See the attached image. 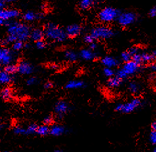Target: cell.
<instances>
[{
  "label": "cell",
  "instance_id": "obj_1",
  "mask_svg": "<svg viewBox=\"0 0 156 152\" xmlns=\"http://www.w3.org/2000/svg\"><path fill=\"white\" fill-rule=\"evenodd\" d=\"M8 33L13 36L17 41L24 42L30 38V30L29 26L24 23L11 21L8 23Z\"/></svg>",
  "mask_w": 156,
  "mask_h": 152
},
{
  "label": "cell",
  "instance_id": "obj_2",
  "mask_svg": "<svg viewBox=\"0 0 156 152\" xmlns=\"http://www.w3.org/2000/svg\"><path fill=\"white\" fill-rule=\"evenodd\" d=\"M44 37L51 41L62 42L67 38L66 30L54 23H48L46 24L44 29Z\"/></svg>",
  "mask_w": 156,
  "mask_h": 152
},
{
  "label": "cell",
  "instance_id": "obj_3",
  "mask_svg": "<svg viewBox=\"0 0 156 152\" xmlns=\"http://www.w3.org/2000/svg\"><path fill=\"white\" fill-rule=\"evenodd\" d=\"M142 105V100L140 98L136 97L125 103H118L115 107V110L119 113L128 114L133 112L141 107Z\"/></svg>",
  "mask_w": 156,
  "mask_h": 152
},
{
  "label": "cell",
  "instance_id": "obj_4",
  "mask_svg": "<svg viewBox=\"0 0 156 152\" xmlns=\"http://www.w3.org/2000/svg\"><path fill=\"white\" fill-rule=\"evenodd\" d=\"M119 13L120 12L116 8L108 6L99 12L98 17L99 20L104 23H110L117 20Z\"/></svg>",
  "mask_w": 156,
  "mask_h": 152
},
{
  "label": "cell",
  "instance_id": "obj_5",
  "mask_svg": "<svg viewBox=\"0 0 156 152\" xmlns=\"http://www.w3.org/2000/svg\"><path fill=\"white\" fill-rule=\"evenodd\" d=\"M90 34L95 39H109L112 38L115 35L114 30L108 26H97L91 29Z\"/></svg>",
  "mask_w": 156,
  "mask_h": 152
},
{
  "label": "cell",
  "instance_id": "obj_6",
  "mask_svg": "<svg viewBox=\"0 0 156 152\" xmlns=\"http://www.w3.org/2000/svg\"><path fill=\"white\" fill-rule=\"evenodd\" d=\"M137 20V15L132 11L120 13L117 18L118 23L122 27H128L134 24Z\"/></svg>",
  "mask_w": 156,
  "mask_h": 152
},
{
  "label": "cell",
  "instance_id": "obj_7",
  "mask_svg": "<svg viewBox=\"0 0 156 152\" xmlns=\"http://www.w3.org/2000/svg\"><path fill=\"white\" fill-rule=\"evenodd\" d=\"M15 59V55L12 51L5 46L0 45V66H6L12 64Z\"/></svg>",
  "mask_w": 156,
  "mask_h": 152
},
{
  "label": "cell",
  "instance_id": "obj_8",
  "mask_svg": "<svg viewBox=\"0 0 156 152\" xmlns=\"http://www.w3.org/2000/svg\"><path fill=\"white\" fill-rule=\"evenodd\" d=\"M121 69L125 72L128 78H129L130 76L137 74L140 71V69H141V64L131 60L127 63H124Z\"/></svg>",
  "mask_w": 156,
  "mask_h": 152
},
{
  "label": "cell",
  "instance_id": "obj_9",
  "mask_svg": "<svg viewBox=\"0 0 156 152\" xmlns=\"http://www.w3.org/2000/svg\"><path fill=\"white\" fill-rule=\"evenodd\" d=\"M54 110L55 114L60 118H62L70 110L69 104L66 101L60 100L56 103Z\"/></svg>",
  "mask_w": 156,
  "mask_h": 152
},
{
  "label": "cell",
  "instance_id": "obj_10",
  "mask_svg": "<svg viewBox=\"0 0 156 152\" xmlns=\"http://www.w3.org/2000/svg\"><path fill=\"white\" fill-rule=\"evenodd\" d=\"M20 13L17 9H6L5 8L0 9V18L3 19L5 21L18 18L20 16Z\"/></svg>",
  "mask_w": 156,
  "mask_h": 152
},
{
  "label": "cell",
  "instance_id": "obj_11",
  "mask_svg": "<svg viewBox=\"0 0 156 152\" xmlns=\"http://www.w3.org/2000/svg\"><path fill=\"white\" fill-rule=\"evenodd\" d=\"M34 67L26 61H21L18 64V72L22 75H29L33 73Z\"/></svg>",
  "mask_w": 156,
  "mask_h": 152
},
{
  "label": "cell",
  "instance_id": "obj_12",
  "mask_svg": "<svg viewBox=\"0 0 156 152\" xmlns=\"http://www.w3.org/2000/svg\"><path fill=\"white\" fill-rule=\"evenodd\" d=\"M82 31V27L79 24H73L69 25L66 29L67 37L73 38L79 36Z\"/></svg>",
  "mask_w": 156,
  "mask_h": 152
},
{
  "label": "cell",
  "instance_id": "obj_13",
  "mask_svg": "<svg viewBox=\"0 0 156 152\" xmlns=\"http://www.w3.org/2000/svg\"><path fill=\"white\" fill-rule=\"evenodd\" d=\"M101 64L105 67L114 68L119 65L118 60L112 56H105L101 59Z\"/></svg>",
  "mask_w": 156,
  "mask_h": 152
},
{
  "label": "cell",
  "instance_id": "obj_14",
  "mask_svg": "<svg viewBox=\"0 0 156 152\" xmlns=\"http://www.w3.org/2000/svg\"><path fill=\"white\" fill-rule=\"evenodd\" d=\"M79 56L85 60H92L97 57V55L94 51L90 49H84L80 52Z\"/></svg>",
  "mask_w": 156,
  "mask_h": 152
},
{
  "label": "cell",
  "instance_id": "obj_15",
  "mask_svg": "<svg viewBox=\"0 0 156 152\" xmlns=\"http://www.w3.org/2000/svg\"><path fill=\"white\" fill-rule=\"evenodd\" d=\"M44 38V31L39 28H36L30 31V38L33 41L37 42L38 41L43 39Z\"/></svg>",
  "mask_w": 156,
  "mask_h": 152
},
{
  "label": "cell",
  "instance_id": "obj_16",
  "mask_svg": "<svg viewBox=\"0 0 156 152\" xmlns=\"http://www.w3.org/2000/svg\"><path fill=\"white\" fill-rule=\"evenodd\" d=\"M66 132L64 127L60 125H54L50 128V134L54 136H58L64 135Z\"/></svg>",
  "mask_w": 156,
  "mask_h": 152
},
{
  "label": "cell",
  "instance_id": "obj_17",
  "mask_svg": "<svg viewBox=\"0 0 156 152\" xmlns=\"http://www.w3.org/2000/svg\"><path fill=\"white\" fill-rule=\"evenodd\" d=\"M85 86V84L82 81L79 80H73L69 82L66 85V88L67 89H81Z\"/></svg>",
  "mask_w": 156,
  "mask_h": 152
},
{
  "label": "cell",
  "instance_id": "obj_18",
  "mask_svg": "<svg viewBox=\"0 0 156 152\" xmlns=\"http://www.w3.org/2000/svg\"><path fill=\"white\" fill-rule=\"evenodd\" d=\"M42 17V14L35 13L33 11H27L23 15V19L26 21H33Z\"/></svg>",
  "mask_w": 156,
  "mask_h": 152
},
{
  "label": "cell",
  "instance_id": "obj_19",
  "mask_svg": "<svg viewBox=\"0 0 156 152\" xmlns=\"http://www.w3.org/2000/svg\"><path fill=\"white\" fill-rule=\"evenodd\" d=\"M12 81V75L5 71H0V84H9Z\"/></svg>",
  "mask_w": 156,
  "mask_h": 152
},
{
  "label": "cell",
  "instance_id": "obj_20",
  "mask_svg": "<svg viewBox=\"0 0 156 152\" xmlns=\"http://www.w3.org/2000/svg\"><path fill=\"white\" fill-rule=\"evenodd\" d=\"M122 80L117 77L116 75H114L113 77L109 78L108 81V85L111 88H117L119 87L122 83Z\"/></svg>",
  "mask_w": 156,
  "mask_h": 152
},
{
  "label": "cell",
  "instance_id": "obj_21",
  "mask_svg": "<svg viewBox=\"0 0 156 152\" xmlns=\"http://www.w3.org/2000/svg\"><path fill=\"white\" fill-rule=\"evenodd\" d=\"M96 0H80L79 7L82 10H87L95 5Z\"/></svg>",
  "mask_w": 156,
  "mask_h": 152
},
{
  "label": "cell",
  "instance_id": "obj_22",
  "mask_svg": "<svg viewBox=\"0 0 156 152\" xmlns=\"http://www.w3.org/2000/svg\"><path fill=\"white\" fill-rule=\"evenodd\" d=\"M36 133L40 136H46L48 134H50V127L49 125H42L38 126Z\"/></svg>",
  "mask_w": 156,
  "mask_h": 152
},
{
  "label": "cell",
  "instance_id": "obj_23",
  "mask_svg": "<svg viewBox=\"0 0 156 152\" xmlns=\"http://www.w3.org/2000/svg\"><path fill=\"white\" fill-rule=\"evenodd\" d=\"M128 89V90L129 91V92L133 94H137L140 91L139 85L134 81H133V82H131L129 83Z\"/></svg>",
  "mask_w": 156,
  "mask_h": 152
},
{
  "label": "cell",
  "instance_id": "obj_24",
  "mask_svg": "<svg viewBox=\"0 0 156 152\" xmlns=\"http://www.w3.org/2000/svg\"><path fill=\"white\" fill-rule=\"evenodd\" d=\"M64 57L69 62H75L78 58V55L73 51H67L64 54Z\"/></svg>",
  "mask_w": 156,
  "mask_h": 152
},
{
  "label": "cell",
  "instance_id": "obj_25",
  "mask_svg": "<svg viewBox=\"0 0 156 152\" xmlns=\"http://www.w3.org/2000/svg\"><path fill=\"white\" fill-rule=\"evenodd\" d=\"M0 96L5 100H9L12 96V91L10 88L6 87L0 92Z\"/></svg>",
  "mask_w": 156,
  "mask_h": 152
},
{
  "label": "cell",
  "instance_id": "obj_26",
  "mask_svg": "<svg viewBox=\"0 0 156 152\" xmlns=\"http://www.w3.org/2000/svg\"><path fill=\"white\" fill-rule=\"evenodd\" d=\"M142 56V63H151L154 59L151 53L148 52H141Z\"/></svg>",
  "mask_w": 156,
  "mask_h": 152
},
{
  "label": "cell",
  "instance_id": "obj_27",
  "mask_svg": "<svg viewBox=\"0 0 156 152\" xmlns=\"http://www.w3.org/2000/svg\"><path fill=\"white\" fill-rule=\"evenodd\" d=\"M4 71H5L6 72H8L9 74L12 75L18 72V65H16L13 63L10 64L5 67Z\"/></svg>",
  "mask_w": 156,
  "mask_h": 152
},
{
  "label": "cell",
  "instance_id": "obj_28",
  "mask_svg": "<svg viewBox=\"0 0 156 152\" xmlns=\"http://www.w3.org/2000/svg\"><path fill=\"white\" fill-rule=\"evenodd\" d=\"M25 46L24 42L21 41H16L12 43V48L14 51H20Z\"/></svg>",
  "mask_w": 156,
  "mask_h": 152
},
{
  "label": "cell",
  "instance_id": "obj_29",
  "mask_svg": "<svg viewBox=\"0 0 156 152\" xmlns=\"http://www.w3.org/2000/svg\"><path fill=\"white\" fill-rule=\"evenodd\" d=\"M13 132L16 135H27V128L20 126H16L13 128Z\"/></svg>",
  "mask_w": 156,
  "mask_h": 152
},
{
  "label": "cell",
  "instance_id": "obj_30",
  "mask_svg": "<svg viewBox=\"0 0 156 152\" xmlns=\"http://www.w3.org/2000/svg\"><path fill=\"white\" fill-rule=\"evenodd\" d=\"M121 59L124 63H127L132 60V55L129 50L124 51L121 54Z\"/></svg>",
  "mask_w": 156,
  "mask_h": 152
},
{
  "label": "cell",
  "instance_id": "obj_31",
  "mask_svg": "<svg viewBox=\"0 0 156 152\" xmlns=\"http://www.w3.org/2000/svg\"><path fill=\"white\" fill-rule=\"evenodd\" d=\"M103 74L106 76V77L110 78L112 77H113L115 75L116 72H115L114 69L113 68L110 67H105L103 69Z\"/></svg>",
  "mask_w": 156,
  "mask_h": 152
},
{
  "label": "cell",
  "instance_id": "obj_32",
  "mask_svg": "<svg viewBox=\"0 0 156 152\" xmlns=\"http://www.w3.org/2000/svg\"><path fill=\"white\" fill-rule=\"evenodd\" d=\"M37 127H38V126L36 124H34L29 125L26 128H27V135L36 133Z\"/></svg>",
  "mask_w": 156,
  "mask_h": 152
},
{
  "label": "cell",
  "instance_id": "obj_33",
  "mask_svg": "<svg viewBox=\"0 0 156 152\" xmlns=\"http://www.w3.org/2000/svg\"><path fill=\"white\" fill-rule=\"evenodd\" d=\"M132 60H134V62L139 64H143L142 63V56H141V52H137L136 54H135L132 57Z\"/></svg>",
  "mask_w": 156,
  "mask_h": 152
},
{
  "label": "cell",
  "instance_id": "obj_34",
  "mask_svg": "<svg viewBox=\"0 0 156 152\" xmlns=\"http://www.w3.org/2000/svg\"><path fill=\"white\" fill-rule=\"evenodd\" d=\"M149 141L150 142L154 145H156V131L152 130L149 135Z\"/></svg>",
  "mask_w": 156,
  "mask_h": 152
},
{
  "label": "cell",
  "instance_id": "obj_35",
  "mask_svg": "<svg viewBox=\"0 0 156 152\" xmlns=\"http://www.w3.org/2000/svg\"><path fill=\"white\" fill-rule=\"evenodd\" d=\"M36 46L39 49H43L46 46V43L43 39H42L36 42Z\"/></svg>",
  "mask_w": 156,
  "mask_h": 152
},
{
  "label": "cell",
  "instance_id": "obj_36",
  "mask_svg": "<svg viewBox=\"0 0 156 152\" xmlns=\"http://www.w3.org/2000/svg\"><path fill=\"white\" fill-rule=\"evenodd\" d=\"M53 121H54V119H53L52 117H51L50 115L47 116L44 119V124L47 125H50L52 124Z\"/></svg>",
  "mask_w": 156,
  "mask_h": 152
},
{
  "label": "cell",
  "instance_id": "obj_37",
  "mask_svg": "<svg viewBox=\"0 0 156 152\" xmlns=\"http://www.w3.org/2000/svg\"><path fill=\"white\" fill-rule=\"evenodd\" d=\"M37 82V78H34V77H31L30 78H29L27 81H26V84L28 86H31V85H33L34 84H36Z\"/></svg>",
  "mask_w": 156,
  "mask_h": 152
},
{
  "label": "cell",
  "instance_id": "obj_38",
  "mask_svg": "<svg viewBox=\"0 0 156 152\" xmlns=\"http://www.w3.org/2000/svg\"><path fill=\"white\" fill-rule=\"evenodd\" d=\"M95 39L93 38V36H92L90 34H87V35H86V36L84 37V41H85L86 43L88 44H91L92 42H95Z\"/></svg>",
  "mask_w": 156,
  "mask_h": 152
},
{
  "label": "cell",
  "instance_id": "obj_39",
  "mask_svg": "<svg viewBox=\"0 0 156 152\" xmlns=\"http://www.w3.org/2000/svg\"><path fill=\"white\" fill-rule=\"evenodd\" d=\"M149 16L151 18H155L156 17V6H153L149 11Z\"/></svg>",
  "mask_w": 156,
  "mask_h": 152
},
{
  "label": "cell",
  "instance_id": "obj_40",
  "mask_svg": "<svg viewBox=\"0 0 156 152\" xmlns=\"http://www.w3.org/2000/svg\"><path fill=\"white\" fill-rule=\"evenodd\" d=\"M15 1V0H0V9H3L6 3H10Z\"/></svg>",
  "mask_w": 156,
  "mask_h": 152
},
{
  "label": "cell",
  "instance_id": "obj_41",
  "mask_svg": "<svg viewBox=\"0 0 156 152\" xmlns=\"http://www.w3.org/2000/svg\"><path fill=\"white\" fill-rule=\"evenodd\" d=\"M129 51L130 52V53L131 54L132 57H133V55H134L135 54L139 52V49L137 47H132L129 49Z\"/></svg>",
  "mask_w": 156,
  "mask_h": 152
},
{
  "label": "cell",
  "instance_id": "obj_42",
  "mask_svg": "<svg viewBox=\"0 0 156 152\" xmlns=\"http://www.w3.org/2000/svg\"><path fill=\"white\" fill-rule=\"evenodd\" d=\"M98 48V44L95 43V42H93L90 44V49L92 51H95Z\"/></svg>",
  "mask_w": 156,
  "mask_h": 152
},
{
  "label": "cell",
  "instance_id": "obj_43",
  "mask_svg": "<svg viewBox=\"0 0 156 152\" xmlns=\"http://www.w3.org/2000/svg\"><path fill=\"white\" fill-rule=\"evenodd\" d=\"M52 87H53V84H52L51 82H50V81L47 82L44 84V87H45V89H51Z\"/></svg>",
  "mask_w": 156,
  "mask_h": 152
},
{
  "label": "cell",
  "instance_id": "obj_44",
  "mask_svg": "<svg viewBox=\"0 0 156 152\" xmlns=\"http://www.w3.org/2000/svg\"><path fill=\"white\" fill-rule=\"evenodd\" d=\"M149 69L153 72H156V64H151L149 66Z\"/></svg>",
  "mask_w": 156,
  "mask_h": 152
},
{
  "label": "cell",
  "instance_id": "obj_45",
  "mask_svg": "<svg viewBox=\"0 0 156 152\" xmlns=\"http://www.w3.org/2000/svg\"><path fill=\"white\" fill-rule=\"evenodd\" d=\"M151 128H152V130L156 131V121H154V122L152 123Z\"/></svg>",
  "mask_w": 156,
  "mask_h": 152
},
{
  "label": "cell",
  "instance_id": "obj_46",
  "mask_svg": "<svg viewBox=\"0 0 156 152\" xmlns=\"http://www.w3.org/2000/svg\"><path fill=\"white\" fill-rule=\"evenodd\" d=\"M152 56H153V57L154 58V59H156V49H155V50H154L152 52Z\"/></svg>",
  "mask_w": 156,
  "mask_h": 152
},
{
  "label": "cell",
  "instance_id": "obj_47",
  "mask_svg": "<svg viewBox=\"0 0 156 152\" xmlns=\"http://www.w3.org/2000/svg\"><path fill=\"white\" fill-rule=\"evenodd\" d=\"M5 23V21L3 20L2 19V18H0V26H3V25H4Z\"/></svg>",
  "mask_w": 156,
  "mask_h": 152
},
{
  "label": "cell",
  "instance_id": "obj_48",
  "mask_svg": "<svg viewBox=\"0 0 156 152\" xmlns=\"http://www.w3.org/2000/svg\"><path fill=\"white\" fill-rule=\"evenodd\" d=\"M54 152H64L62 150H60V149H56L54 150Z\"/></svg>",
  "mask_w": 156,
  "mask_h": 152
},
{
  "label": "cell",
  "instance_id": "obj_49",
  "mask_svg": "<svg viewBox=\"0 0 156 152\" xmlns=\"http://www.w3.org/2000/svg\"><path fill=\"white\" fill-rule=\"evenodd\" d=\"M4 127V125L2 124V123H0V130H2Z\"/></svg>",
  "mask_w": 156,
  "mask_h": 152
},
{
  "label": "cell",
  "instance_id": "obj_50",
  "mask_svg": "<svg viewBox=\"0 0 156 152\" xmlns=\"http://www.w3.org/2000/svg\"><path fill=\"white\" fill-rule=\"evenodd\" d=\"M152 152H156V148H155V149H154V151H153Z\"/></svg>",
  "mask_w": 156,
  "mask_h": 152
}]
</instances>
